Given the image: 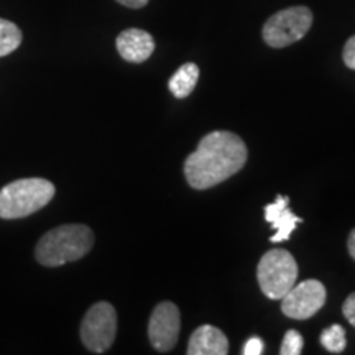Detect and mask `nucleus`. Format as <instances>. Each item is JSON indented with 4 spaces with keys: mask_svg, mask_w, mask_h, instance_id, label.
I'll return each instance as SVG.
<instances>
[{
    "mask_svg": "<svg viewBox=\"0 0 355 355\" xmlns=\"http://www.w3.org/2000/svg\"><path fill=\"white\" fill-rule=\"evenodd\" d=\"M247 157V146L241 137L227 130L211 132L186 158V181L194 189H209L241 171Z\"/></svg>",
    "mask_w": 355,
    "mask_h": 355,
    "instance_id": "nucleus-1",
    "label": "nucleus"
},
{
    "mask_svg": "<svg viewBox=\"0 0 355 355\" xmlns=\"http://www.w3.org/2000/svg\"><path fill=\"white\" fill-rule=\"evenodd\" d=\"M94 245V234L84 224H64L48 230L35 247V259L40 265L61 266L81 260Z\"/></svg>",
    "mask_w": 355,
    "mask_h": 355,
    "instance_id": "nucleus-2",
    "label": "nucleus"
},
{
    "mask_svg": "<svg viewBox=\"0 0 355 355\" xmlns=\"http://www.w3.org/2000/svg\"><path fill=\"white\" fill-rule=\"evenodd\" d=\"M56 188L44 178H21L0 189V219H21L43 209Z\"/></svg>",
    "mask_w": 355,
    "mask_h": 355,
    "instance_id": "nucleus-3",
    "label": "nucleus"
},
{
    "mask_svg": "<svg viewBox=\"0 0 355 355\" xmlns=\"http://www.w3.org/2000/svg\"><path fill=\"white\" fill-rule=\"evenodd\" d=\"M257 278L266 298L282 300L296 285L298 263L288 250L273 248L260 259Z\"/></svg>",
    "mask_w": 355,
    "mask_h": 355,
    "instance_id": "nucleus-4",
    "label": "nucleus"
},
{
    "mask_svg": "<svg viewBox=\"0 0 355 355\" xmlns=\"http://www.w3.org/2000/svg\"><path fill=\"white\" fill-rule=\"evenodd\" d=\"M313 25V12L304 6L288 7L265 21L261 37L272 48H285L306 37Z\"/></svg>",
    "mask_w": 355,
    "mask_h": 355,
    "instance_id": "nucleus-5",
    "label": "nucleus"
},
{
    "mask_svg": "<svg viewBox=\"0 0 355 355\" xmlns=\"http://www.w3.org/2000/svg\"><path fill=\"white\" fill-rule=\"evenodd\" d=\"M117 336V313L107 301H99L87 309L81 322V340L89 352L104 354Z\"/></svg>",
    "mask_w": 355,
    "mask_h": 355,
    "instance_id": "nucleus-6",
    "label": "nucleus"
},
{
    "mask_svg": "<svg viewBox=\"0 0 355 355\" xmlns=\"http://www.w3.org/2000/svg\"><path fill=\"white\" fill-rule=\"evenodd\" d=\"M326 288L318 279H306L291 288L282 298L283 314L296 321L313 318L326 303Z\"/></svg>",
    "mask_w": 355,
    "mask_h": 355,
    "instance_id": "nucleus-7",
    "label": "nucleus"
},
{
    "mask_svg": "<svg viewBox=\"0 0 355 355\" xmlns=\"http://www.w3.org/2000/svg\"><path fill=\"white\" fill-rule=\"evenodd\" d=\"M181 331L180 309L171 301H163L153 309L148 322V339L158 352H170Z\"/></svg>",
    "mask_w": 355,
    "mask_h": 355,
    "instance_id": "nucleus-8",
    "label": "nucleus"
},
{
    "mask_svg": "<svg viewBox=\"0 0 355 355\" xmlns=\"http://www.w3.org/2000/svg\"><path fill=\"white\" fill-rule=\"evenodd\" d=\"M119 55L128 63H144L153 55L155 40L152 35L140 28H127L115 40Z\"/></svg>",
    "mask_w": 355,
    "mask_h": 355,
    "instance_id": "nucleus-9",
    "label": "nucleus"
},
{
    "mask_svg": "<svg viewBox=\"0 0 355 355\" xmlns=\"http://www.w3.org/2000/svg\"><path fill=\"white\" fill-rule=\"evenodd\" d=\"M288 204H290V198L278 194L272 204H266L265 206V220L270 222L273 225V229L277 230L275 235L270 237L272 242L288 241L293 230L296 229V224L303 222L301 217L293 214Z\"/></svg>",
    "mask_w": 355,
    "mask_h": 355,
    "instance_id": "nucleus-10",
    "label": "nucleus"
},
{
    "mask_svg": "<svg viewBox=\"0 0 355 355\" xmlns=\"http://www.w3.org/2000/svg\"><path fill=\"white\" fill-rule=\"evenodd\" d=\"M188 355H227L229 340L227 336L219 327L204 324L191 334L188 344Z\"/></svg>",
    "mask_w": 355,
    "mask_h": 355,
    "instance_id": "nucleus-11",
    "label": "nucleus"
},
{
    "mask_svg": "<svg viewBox=\"0 0 355 355\" xmlns=\"http://www.w3.org/2000/svg\"><path fill=\"white\" fill-rule=\"evenodd\" d=\"M199 79V68L196 63H184L173 74L168 87L176 99H184L194 91Z\"/></svg>",
    "mask_w": 355,
    "mask_h": 355,
    "instance_id": "nucleus-12",
    "label": "nucleus"
},
{
    "mask_svg": "<svg viewBox=\"0 0 355 355\" xmlns=\"http://www.w3.org/2000/svg\"><path fill=\"white\" fill-rule=\"evenodd\" d=\"M24 33L10 20L0 19V58L10 55L21 44Z\"/></svg>",
    "mask_w": 355,
    "mask_h": 355,
    "instance_id": "nucleus-13",
    "label": "nucleus"
},
{
    "mask_svg": "<svg viewBox=\"0 0 355 355\" xmlns=\"http://www.w3.org/2000/svg\"><path fill=\"white\" fill-rule=\"evenodd\" d=\"M321 344L326 350L332 354H340L347 345V339H345V331L339 324H332L331 327L322 331L321 334Z\"/></svg>",
    "mask_w": 355,
    "mask_h": 355,
    "instance_id": "nucleus-14",
    "label": "nucleus"
},
{
    "mask_svg": "<svg viewBox=\"0 0 355 355\" xmlns=\"http://www.w3.org/2000/svg\"><path fill=\"white\" fill-rule=\"evenodd\" d=\"M303 347H304L303 336H301L298 331L291 329L286 332L285 337H283V344H282V349H279V354L282 355H300L301 352H303Z\"/></svg>",
    "mask_w": 355,
    "mask_h": 355,
    "instance_id": "nucleus-15",
    "label": "nucleus"
},
{
    "mask_svg": "<svg viewBox=\"0 0 355 355\" xmlns=\"http://www.w3.org/2000/svg\"><path fill=\"white\" fill-rule=\"evenodd\" d=\"M343 58H344V63L347 68L355 69V35L345 42Z\"/></svg>",
    "mask_w": 355,
    "mask_h": 355,
    "instance_id": "nucleus-16",
    "label": "nucleus"
},
{
    "mask_svg": "<svg viewBox=\"0 0 355 355\" xmlns=\"http://www.w3.org/2000/svg\"><path fill=\"white\" fill-rule=\"evenodd\" d=\"M261 352H263V340L257 336L250 337L245 343V345H243L242 350L243 355H260Z\"/></svg>",
    "mask_w": 355,
    "mask_h": 355,
    "instance_id": "nucleus-17",
    "label": "nucleus"
},
{
    "mask_svg": "<svg viewBox=\"0 0 355 355\" xmlns=\"http://www.w3.org/2000/svg\"><path fill=\"white\" fill-rule=\"evenodd\" d=\"M343 313L347 321L355 327V293L347 296V300L343 304Z\"/></svg>",
    "mask_w": 355,
    "mask_h": 355,
    "instance_id": "nucleus-18",
    "label": "nucleus"
},
{
    "mask_svg": "<svg viewBox=\"0 0 355 355\" xmlns=\"http://www.w3.org/2000/svg\"><path fill=\"white\" fill-rule=\"evenodd\" d=\"M115 2L122 3L123 7H128V8H141L148 3V0H115Z\"/></svg>",
    "mask_w": 355,
    "mask_h": 355,
    "instance_id": "nucleus-19",
    "label": "nucleus"
},
{
    "mask_svg": "<svg viewBox=\"0 0 355 355\" xmlns=\"http://www.w3.org/2000/svg\"><path fill=\"white\" fill-rule=\"evenodd\" d=\"M347 248H349V254L352 259L355 260V229L350 232L349 239H347Z\"/></svg>",
    "mask_w": 355,
    "mask_h": 355,
    "instance_id": "nucleus-20",
    "label": "nucleus"
}]
</instances>
